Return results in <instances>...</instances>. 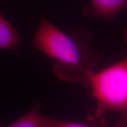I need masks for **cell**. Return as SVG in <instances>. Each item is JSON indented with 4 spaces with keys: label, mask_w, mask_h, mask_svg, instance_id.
<instances>
[{
    "label": "cell",
    "mask_w": 127,
    "mask_h": 127,
    "mask_svg": "<svg viewBox=\"0 0 127 127\" xmlns=\"http://www.w3.org/2000/svg\"><path fill=\"white\" fill-rule=\"evenodd\" d=\"M92 33L76 28L68 36L45 19H41L32 39L34 47L54 61L53 71L60 80L82 82L86 85L88 75L100 56L91 48Z\"/></svg>",
    "instance_id": "cell-1"
},
{
    "label": "cell",
    "mask_w": 127,
    "mask_h": 127,
    "mask_svg": "<svg viewBox=\"0 0 127 127\" xmlns=\"http://www.w3.org/2000/svg\"><path fill=\"white\" fill-rule=\"evenodd\" d=\"M86 86L96 100V116L107 111L117 112L121 115L117 127H127V55L99 72L91 71Z\"/></svg>",
    "instance_id": "cell-2"
},
{
    "label": "cell",
    "mask_w": 127,
    "mask_h": 127,
    "mask_svg": "<svg viewBox=\"0 0 127 127\" xmlns=\"http://www.w3.org/2000/svg\"><path fill=\"white\" fill-rule=\"evenodd\" d=\"M91 6L83 9L85 17H96L107 21L113 20L121 11L127 8V0H90Z\"/></svg>",
    "instance_id": "cell-3"
},
{
    "label": "cell",
    "mask_w": 127,
    "mask_h": 127,
    "mask_svg": "<svg viewBox=\"0 0 127 127\" xmlns=\"http://www.w3.org/2000/svg\"><path fill=\"white\" fill-rule=\"evenodd\" d=\"M21 39L13 27L0 14V50L18 51Z\"/></svg>",
    "instance_id": "cell-4"
},
{
    "label": "cell",
    "mask_w": 127,
    "mask_h": 127,
    "mask_svg": "<svg viewBox=\"0 0 127 127\" xmlns=\"http://www.w3.org/2000/svg\"><path fill=\"white\" fill-rule=\"evenodd\" d=\"M42 116L40 103L38 100H36L31 104L28 112L5 127H42ZM0 127H2L1 124Z\"/></svg>",
    "instance_id": "cell-5"
},
{
    "label": "cell",
    "mask_w": 127,
    "mask_h": 127,
    "mask_svg": "<svg viewBox=\"0 0 127 127\" xmlns=\"http://www.w3.org/2000/svg\"><path fill=\"white\" fill-rule=\"evenodd\" d=\"M42 127H95L80 123L63 121L48 116H42Z\"/></svg>",
    "instance_id": "cell-6"
},
{
    "label": "cell",
    "mask_w": 127,
    "mask_h": 127,
    "mask_svg": "<svg viewBox=\"0 0 127 127\" xmlns=\"http://www.w3.org/2000/svg\"><path fill=\"white\" fill-rule=\"evenodd\" d=\"M124 39L125 42L127 44V29L125 30L124 34Z\"/></svg>",
    "instance_id": "cell-7"
}]
</instances>
